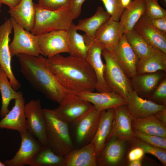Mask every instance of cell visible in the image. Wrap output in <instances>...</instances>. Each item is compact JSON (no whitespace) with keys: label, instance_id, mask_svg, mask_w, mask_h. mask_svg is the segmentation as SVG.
<instances>
[{"label":"cell","instance_id":"cell-11","mask_svg":"<svg viewBox=\"0 0 166 166\" xmlns=\"http://www.w3.org/2000/svg\"><path fill=\"white\" fill-rule=\"evenodd\" d=\"M38 36L39 48L47 58L62 53H70L67 31H53Z\"/></svg>","mask_w":166,"mask_h":166},{"label":"cell","instance_id":"cell-34","mask_svg":"<svg viewBox=\"0 0 166 166\" xmlns=\"http://www.w3.org/2000/svg\"><path fill=\"white\" fill-rule=\"evenodd\" d=\"M135 141V146L142 148L145 153L151 154L156 157L164 165H166V149L149 144L138 139Z\"/></svg>","mask_w":166,"mask_h":166},{"label":"cell","instance_id":"cell-8","mask_svg":"<svg viewBox=\"0 0 166 166\" xmlns=\"http://www.w3.org/2000/svg\"><path fill=\"white\" fill-rule=\"evenodd\" d=\"M25 112L26 129L43 145H47L46 121L40 100L26 104Z\"/></svg>","mask_w":166,"mask_h":166},{"label":"cell","instance_id":"cell-46","mask_svg":"<svg viewBox=\"0 0 166 166\" xmlns=\"http://www.w3.org/2000/svg\"><path fill=\"white\" fill-rule=\"evenodd\" d=\"M131 1V0H121L122 5L125 8L129 5Z\"/></svg>","mask_w":166,"mask_h":166},{"label":"cell","instance_id":"cell-26","mask_svg":"<svg viewBox=\"0 0 166 166\" xmlns=\"http://www.w3.org/2000/svg\"><path fill=\"white\" fill-rule=\"evenodd\" d=\"M166 71V53L154 49L147 56L139 59L136 66V74Z\"/></svg>","mask_w":166,"mask_h":166},{"label":"cell","instance_id":"cell-47","mask_svg":"<svg viewBox=\"0 0 166 166\" xmlns=\"http://www.w3.org/2000/svg\"><path fill=\"white\" fill-rule=\"evenodd\" d=\"M160 2L163 6L166 7V0H161Z\"/></svg>","mask_w":166,"mask_h":166},{"label":"cell","instance_id":"cell-5","mask_svg":"<svg viewBox=\"0 0 166 166\" xmlns=\"http://www.w3.org/2000/svg\"><path fill=\"white\" fill-rule=\"evenodd\" d=\"M102 55L105 61L104 77L111 90L125 99L133 90L129 78L118 63L112 49L104 48Z\"/></svg>","mask_w":166,"mask_h":166},{"label":"cell","instance_id":"cell-41","mask_svg":"<svg viewBox=\"0 0 166 166\" xmlns=\"http://www.w3.org/2000/svg\"><path fill=\"white\" fill-rule=\"evenodd\" d=\"M150 22L156 29L166 34V16L161 18H150Z\"/></svg>","mask_w":166,"mask_h":166},{"label":"cell","instance_id":"cell-9","mask_svg":"<svg viewBox=\"0 0 166 166\" xmlns=\"http://www.w3.org/2000/svg\"><path fill=\"white\" fill-rule=\"evenodd\" d=\"M101 112L93 105L87 113L72 124L75 125V140L81 147L92 141L98 125Z\"/></svg>","mask_w":166,"mask_h":166},{"label":"cell","instance_id":"cell-25","mask_svg":"<svg viewBox=\"0 0 166 166\" xmlns=\"http://www.w3.org/2000/svg\"><path fill=\"white\" fill-rule=\"evenodd\" d=\"M11 17L21 27L31 32L34 22L35 11L33 0H21L16 7L8 11Z\"/></svg>","mask_w":166,"mask_h":166},{"label":"cell","instance_id":"cell-6","mask_svg":"<svg viewBox=\"0 0 166 166\" xmlns=\"http://www.w3.org/2000/svg\"><path fill=\"white\" fill-rule=\"evenodd\" d=\"M14 31L13 39L9 45L11 57L20 54L38 57L43 55L38 45V35L23 28L12 17L10 18Z\"/></svg>","mask_w":166,"mask_h":166},{"label":"cell","instance_id":"cell-3","mask_svg":"<svg viewBox=\"0 0 166 166\" xmlns=\"http://www.w3.org/2000/svg\"><path fill=\"white\" fill-rule=\"evenodd\" d=\"M46 124L47 145L55 153L63 157L73 149L69 124L53 109H43Z\"/></svg>","mask_w":166,"mask_h":166},{"label":"cell","instance_id":"cell-24","mask_svg":"<svg viewBox=\"0 0 166 166\" xmlns=\"http://www.w3.org/2000/svg\"><path fill=\"white\" fill-rule=\"evenodd\" d=\"M114 113V108L101 112L98 125L91 141L95 145L97 157L103 151L108 140L112 128Z\"/></svg>","mask_w":166,"mask_h":166},{"label":"cell","instance_id":"cell-16","mask_svg":"<svg viewBox=\"0 0 166 166\" xmlns=\"http://www.w3.org/2000/svg\"><path fill=\"white\" fill-rule=\"evenodd\" d=\"M14 100L12 109L0 121V128L16 130L20 133L27 130L25 101L22 91Z\"/></svg>","mask_w":166,"mask_h":166},{"label":"cell","instance_id":"cell-49","mask_svg":"<svg viewBox=\"0 0 166 166\" xmlns=\"http://www.w3.org/2000/svg\"><path fill=\"white\" fill-rule=\"evenodd\" d=\"M2 6V4H0V12L1 11V8Z\"/></svg>","mask_w":166,"mask_h":166},{"label":"cell","instance_id":"cell-39","mask_svg":"<svg viewBox=\"0 0 166 166\" xmlns=\"http://www.w3.org/2000/svg\"><path fill=\"white\" fill-rule=\"evenodd\" d=\"M39 6L45 9L56 11L62 8H70L71 0H38Z\"/></svg>","mask_w":166,"mask_h":166},{"label":"cell","instance_id":"cell-1","mask_svg":"<svg viewBox=\"0 0 166 166\" xmlns=\"http://www.w3.org/2000/svg\"><path fill=\"white\" fill-rule=\"evenodd\" d=\"M46 61L61 84L69 92L76 94L96 89L95 74L85 59L58 54L46 58Z\"/></svg>","mask_w":166,"mask_h":166},{"label":"cell","instance_id":"cell-13","mask_svg":"<svg viewBox=\"0 0 166 166\" xmlns=\"http://www.w3.org/2000/svg\"><path fill=\"white\" fill-rule=\"evenodd\" d=\"M20 134L21 142L19 149L13 158L4 161L6 166L28 165L43 146L27 130Z\"/></svg>","mask_w":166,"mask_h":166},{"label":"cell","instance_id":"cell-23","mask_svg":"<svg viewBox=\"0 0 166 166\" xmlns=\"http://www.w3.org/2000/svg\"><path fill=\"white\" fill-rule=\"evenodd\" d=\"M95 146L92 142L74 148L64 157L63 166H97Z\"/></svg>","mask_w":166,"mask_h":166},{"label":"cell","instance_id":"cell-37","mask_svg":"<svg viewBox=\"0 0 166 166\" xmlns=\"http://www.w3.org/2000/svg\"><path fill=\"white\" fill-rule=\"evenodd\" d=\"M159 0H144L146 8L145 15L151 18H155L166 16V10L159 5Z\"/></svg>","mask_w":166,"mask_h":166},{"label":"cell","instance_id":"cell-40","mask_svg":"<svg viewBox=\"0 0 166 166\" xmlns=\"http://www.w3.org/2000/svg\"><path fill=\"white\" fill-rule=\"evenodd\" d=\"M85 0H71V5L68 13L70 19L73 20L79 17L81 13L82 4Z\"/></svg>","mask_w":166,"mask_h":166},{"label":"cell","instance_id":"cell-15","mask_svg":"<svg viewBox=\"0 0 166 166\" xmlns=\"http://www.w3.org/2000/svg\"><path fill=\"white\" fill-rule=\"evenodd\" d=\"M114 111L112 128L108 140L112 136L126 141L136 140L132 126L134 118L129 113L126 105L116 107Z\"/></svg>","mask_w":166,"mask_h":166},{"label":"cell","instance_id":"cell-42","mask_svg":"<svg viewBox=\"0 0 166 166\" xmlns=\"http://www.w3.org/2000/svg\"><path fill=\"white\" fill-rule=\"evenodd\" d=\"M145 153L143 149L140 147L135 146L131 149L128 154V159L129 161L136 160L142 159Z\"/></svg>","mask_w":166,"mask_h":166},{"label":"cell","instance_id":"cell-33","mask_svg":"<svg viewBox=\"0 0 166 166\" xmlns=\"http://www.w3.org/2000/svg\"><path fill=\"white\" fill-rule=\"evenodd\" d=\"M124 34L127 41L139 59L147 56L154 49L134 29Z\"/></svg>","mask_w":166,"mask_h":166},{"label":"cell","instance_id":"cell-29","mask_svg":"<svg viewBox=\"0 0 166 166\" xmlns=\"http://www.w3.org/2000/svg\"><path fill=\"white\" fill-rule=\"evenodd\" d=\"M166 126L154 115L142 118H133L132 121V126L133 130L165 138Z\"/></svg>","mask_w":166,"mask_h":166},{"label":"cell","instance_id":"cell-7","mask_svg":"<svg viewBox=\"0 0 166 166\" xmlns=\"http://www.w3.org/2000/svg\"><path fill=\"white\" fill-rule=\"evenodd\" d=\"M59 104L57 108L53 110L69 125L77 121L93 106L77 94L71 93H68Z\"/></svg>","mask_w":166,"mask_h":166},{"label":"cell","instance_id":"cell-30","mask_svg":"<svg viewBox=\"0 0 166 166\" xmlns=\"http://www.w3.org/2000/svg\"><path fill=\"white\" fill-rule=\"evenodd\" d=\"M0 91L2 96V106L0 115L2 118L10 111L8 107L10 101L19 95L20 91L17 92L11 85L4 71L0 66Z\"/></svg>","mask_w":166,"mask_h":166},{"label":"cell","instance_id":"cell-19","mask_svg":"<svg viewBox=\"0 0 166 166\" xmlns=\"http://www.w3.org/2000/svg\"><path fill=\"white\" fill-rule=\"evenodd\" d=\"M165 71L136 74L130 78L133 90L140 97L148 99L161 81L165 77Z\"/></svg>","mask_w":166,"mask_h":166},{"label":"cell","instance_id":"cell-12","mask_svg":"<svg viewBox=\"0 0 166 166\" xmlns=\"http://www.w3.org/2000/svg\"><path fill=\"white\" fill-rule=\"evenodd\" d=\"M13 29L10 18L5 20L0 26V66L5 72L13 88L15 90L21 86L13 72L11 65V58L9 43V36Z\"/></svg>","mask_w":166,"mask_h":166},{"label":"cell","instance_id":"cell-36","mask_svg":"<svg viewBox=\"0 0 166 166\" xmlns=\"http://www.w3.org/2000/svg\"><path fill=\"white\" fill-rule=\"evenodd\" d=\"M103 4L106 11L114 21H119L121 16L124 10L121 0H100Z\"/></svg>","mask_w":166,"mask_h":166},{"label":"cell","instance_id":"cell-14","mask_svg":"<svg viewBox=\"0 0 166 166\" xmlns=\"http://www.w3.org/2000/svg\"><path fill=\"white\" fill-rule=\"evenodd\" d=\"M126 100L128 110L134 118H145L166 109V106L143 98L133 90L129 93Z\"/></svg>","mask_w":166,"mask_h":166},{"label":"cell","instance_id":"cell-17","mask_svg":"<svg viewBox=\"0 0 166 166\" xmlns=\"http://www.w3.org/2000/svg\"><path fill=\"white\" fill-rule=\"evenodd\" d=\"M75 94L91 103L100 111L127 105L126 100L124 97L113 91L97 93L87 91Z\"/></svg>","mask_w":166,"mask_h":166},{"label":"cell","instance_id":"cell-21","mask_svg":"<svg viewBox=\"0 0 166 166\" xmlns=\"http://www.w3.org/2000/svg\"><path fill=\"white\" fill-rule=\"evenodd\" d=\"M124 33V28L120 22L110 18L97 31L93 40L104 48L113 49Z\"/></svg>","mask_w":166,"mask_h":166},{"label":"cell","instance_id":"cell-45","mask_svg":"<svg viewBox=\"0 0 166 166\" xmlns=\"http://www.w3.org/2000/svg\"><path fill=\"white\" fill-rule=\"evenodd\" d=\"M142 159L130 161L128 164L129 166H141L142 165Z\"/></svg>","mask_w":166,"mask_h":166},{"label":"cell","instance_id":"cell-32","mask_svg":"<svg viewBox=\"0 0 166 166\" xmlns=\"http://www.w3.org/2000/svg\"><path fill=\"white\" fill-rule=\"evenodd\" d=\"M72 23L67 30L70 55L85 59L88 47L85 41L83 35L79 34Z\"/></svg>","mask_w":166,"mask_h":166},{"label":"cell","instance_id":"cell-35","mask_svg":"<svg viewBox=\"0 0 166 166\" xmlns=\"http://www.w3.org/2000/svg\"><path fill=\"white\" fill-rule=\"evenodd\" d=\"M134 136L151 145L166 149V138L160 136L146 134L133 130Z\"/></svg>","mask_w":166,"mask_h":166},{"label":"cell","instance_id":"cell-31","mask_svg":"<svg viewBox=\"0 0 166 166\" xmlns=\"http://www.w3.org/2000/svg\"><path fill=\"white\" fill-rule=\"evenodd\" d=\"M64 157L55 153L47 145L43 146L31 161L30 166H63Z\"/></svg>","mask_w":166,"mask_h":166},{"label":"cell","instance_id":"cell-48","mask_svg":"<svg viewBox=\"0 0 166 166\" xmlns=\"http://www.w3.org/2000/svg\"><path fill=\"white\" fill-rule=\"evenodd\" d=\"M0 166H6L4 163H2L0 160Z\"/></svg>","mask_w":166,"mask_h":166},{"label":"cell","instance_id":"cell-20","mask_svg":"<svg viewBox=\"0 0 166 166\" xmlns=\"http://www.w3.org/2000/svg\"><path fill=\"white\" fill-rule=\"evenodd\" d=\"M112 49L124 71L129 78H132L136 74L139 58L127 41L124 34Z\"/></svg>","mask_w":166,"mask_h":166},{"label":"cell","instance_id":"cell-2","mask_svg":"<svg viewBox=\"0 0 166 166\" xmlns=\"http://www.w3.org/2000/svg\"><path fill=\"white\" fill-rule=\"evenodd\" d=\"M17 57L20 71L35 89L50 100L60 104L70 93L61 84L48 66L46 58L20 54Z\"/></svg>","mask_w":166,"mask_h":166},{"label":"cell","instance_id":"cell-4","mask_svg":"<svg viewBox=\"0 0 166 166\" xmlns=\"http://www.w3.org/2000/svg\"><path fill=\"white\" fill-rule=\"evenodd\" d=\"M34 22L31 32L35 35L55 30L67 31L73 22L69 17V7L51 11L40 7L37 3H34Z\"/></svg>","mask_w":166,"mask_h":166},{"label":"cell","instance_id":"cell-44","mask_svg":"<svg viewBox=\"0 0 166 166\" xmlns=\"http://www.w3.org/2000/svg\"><path fill=\"white\" fill-rule=\"evenodd\" d=\"M154 115L159 121L166 126V109Z\"/></svg>","mask_w":166,"mask_h":166},{"label":"cell","instance_id":"cell-38","mask_svg":"<svg viewBox=\"0 0 166 166\" xmlns=\"http://www.w3.org/2000/svg\"><path fill=\"white\" fill-rule=\"evenodd\" d=\"M148 99L157 104L166 106V77L161 81Z\"/></svg>","mask_w":166,"mask_h":166},{"label":"cell","instance_id":"cell-22","mask_svg":"<svg viewBox=\"0 0 166 166\" xmlns=\"http://www.w3.org/2000/svg\"><path fill=\"white\" fill-rule=\"evenodd\" d=\"M126 141L115 136L110 137L97 157V165L114 166L119 164L124 155Z\"/></svg>","mask_w":166,"mask_h":166},{"label":"cell","instance_id":"cell-27","mask_svg":"<svg viewBox=\"0 0 166 166\" xmlns=\"http://www.w3.org/2000/svg\"><path fill=\"white\" fill-rule=\"evenodd\" d=\"M111 18L110 15L101 6H98L92 16L79 21L74 27L77 30L84 31L89 38L93 39L95 35L101 26Z\"/></svg>","mask_w":166,"mask_h":166},{"label":"cell","instance_id":"cell-43","mask_svg":"<svg viewBox=\"0 0 166 166\" xmlns=\"http://www.w3.org/2000/svg\"><path fill=\"white\" fill-rule=\"evenodd\" d=\"M21 0H0V4H4L9 6L10 8L17 6Z\"/></svg>","mask_w":166,"mask_h":166},{"label":"cell","instance_id":"cell-18","mask_svg":"<svg viewBox=\"0 0 166 166\" xmlns=\"http://www.w3.org/2000/svg\"><path fill=\"white\" fill-rule=\"evenodd\" d=\"M133 29L153 48L166 53V34L155 28L151 24L150 18L143 15Z\"/></svg>","mask_w":166,"mask_h":166},{"label":"cell","instance_id":"cell-28","mask_svg":"<svg viewBox=\"0 0 166 166\" xmlns=\"http://www.w3.org/2000/svg\"><path fill=\"white\" fill-rule=\"evenodd\" d=\"M146 5L144 0H133L124 10L119 22L124 33L133 29L141 17L145 14Z\"/></svg>","mask_w":166,"mask_h":166},{"label":"cell","instance_id":"cell-10","mask_svg":"<svg viewBox=\"0 0 166 166\" xmlns=\"http://www.w3.org/2000/svg\"><path fill=\"white\" fill-rule=\"evenodd\" d=\"M83 36L88 47L86 60L93 69L96 77L97 84L95 89L98 92L112 91L107 84L104 77L105 64L101 58L104 47L85 34Z\"/></svg>","mask_w":166,"mask_h":166}]
</instances>
